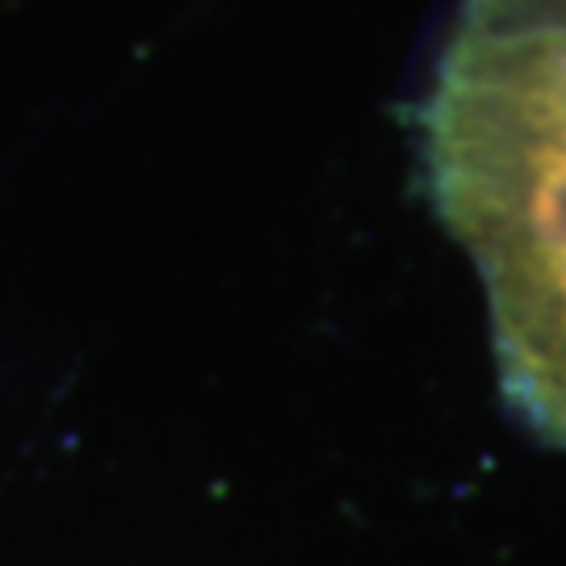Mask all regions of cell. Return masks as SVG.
<instances>
[{
    "label": "cell",
    "instance_id": "6da1fadb",
    "mask_svg": "<svg viewBox=\"0 0 566 566\" xmlns=\"http://www.w3.org/2000/svg\"><path fill=\"white\" fill-rule=\"evenodd\" d=\"M416 130L437 214L483 282L507 399L566 449V34L458 30Z\"/></svg>",
    "mask_w": 566,
    "mask_h": 566
},
{
    "label": "cell",
    "instance_id": "7a4b0ae2",
    "mask_svg": "<svg viewBox=\"0 0 566 566\" xmlns=\"http://www.w3.org/2000/svg\"><path fill=\"white\" fill-rule=\"evenodd\" d=\"M458 30H563L566 0H465Z\"/></svg>",
    "mask_w": 566,
    "mask_h": 566
}]
</instances>
